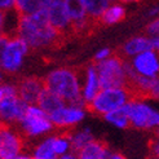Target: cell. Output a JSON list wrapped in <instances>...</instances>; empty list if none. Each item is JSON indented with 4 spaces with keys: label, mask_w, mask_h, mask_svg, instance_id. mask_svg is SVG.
Returning a JSON list of instances; mask_svg holds the SVG:
<instances>
[{
    "label": "cell",
    "mask_w": 159,
    "mask_h": 159,
    "mask_svg": "<svg viewBox=\"0 0 159 159\" xmlns=\"http://www.w3.org/2000/svg\"><path fill=\"white\" fill-rule=\"evenodd\" d=\"M17 92L18 97L25 101L27 105L38 104V98L40 93L45 89V82L44 78L40 76H23L17 83Z\"/></svg>",
    "instance_id": "cell-7"
},
{
    "label": "cell",
    "mask_w": 159,
    "mask_h": 159,
    "mask_svg": "<svg viewBox=\"0 0 159 159\" xmlns=\"http://www.w3.org/2000/svg\"><path fill=\"white\" fill-rule=\"evenodd\" d=\"M125 18V11L120 5H113L109 7L107 9L102 13L100 17V23L101 26H107V25H114Z\"/></svg>",
    "instance_id": "cell-20"
},
{
    "label": "cell",
    "mask_w": 159,
    "mask_h": 159,
    "mask_svg": "<svg viewBox=\"0 0 159 159\" xmlns=\"http://www.w3.org/2000/svg\"><path fill=\"white\" fill-rule=\"evenodd\" d=\"M122 3H134V2H140V0H120Z\"/></svg>",
    "instance_id": "cell-35"
},
{
    "label": "cell",
    "mask_w": 159,
    "mask_h": 159,
    "mask_svg": "<svg viewBox=\"0 0 159 159\" xmlns=\"http://www.w3.org/2000/svg\"><path fill=\"white\" fill-rule=\"evenodd\" d=\"M53 149L54 153L57 155H61L66 152L67 149V141L66 139H61V137H53Z\"/></svg>",
    "instance_id": "cell-25"
},
{
    "label": "cell",
    "mask_w": 159,
    "mask_h": 159,
    "mask_svg": "<svg viewBox=\"0 0 159 159\" xmlns=\"http://www.w3.org/2000/svg\"><path fill=\"white\" fill-rule=\"evenodd\" d=\"M128 114L131 127L136 129H152L159 128V113L140 102H129Z\"/></svg>",
    "instance_id": "cell-5"
},
{
    "label": "cell",
    "mask_w": 159,
    "mask_h": 159,
    "mask_svg": "<svg viewBox=\"0 0 159 159\" xmlns=\"http://www.w3.org/2000/svg\"><path fill=\"white\" fill-rule=\"evenodd\" d=\"M107 122L115 124L119 128H131V120L128 114V105H123L114 111H110L106 115H104Z\"/></svg>",
    "instance_id": "cell-19"
},
{
    "label": "cell",
    "mask_w": 159,
    "mask_h": 159,
    "mask_svg": "<svg viewBox=\"0 0 159 159\" xmlns=\"http://www.w3.org/2000/svg\"><path fill=\"white\" fill-rule=\"evenodd\" d=\"M148 51H154L152 39H148L145 36H136L127 40L120 48L116 49V53L125 60V57H131V56L140 54Z\"/></svg>",
    "instance_id": "cell-12"
},
{
    "label": "cell",
    "mask_w": 159,
    "mask_h": 159,
    "mask_svg": "<svg viewBox=\"0 0 159 159\" xmlns=\"http://www.w3.org/2000/svg\"><path fill=\"white\" fill-rule=\"evenodd\" d=\"M61 159H76L74 155H65V157H62Z\"/></svg>",
    "instance_id": "cell-34"
},
{
    "label": "cell",
    "mask_w": 159,
    "mask_h": 159,
    "mask_svg": "<svg viewBox=\"0 0 159 159\" xmlns=\"http://www.w3.org/2000/svg\"><path fill=\"white\" fill-rule=\"evenodd\" d=\"M16 33L31 49H60L69 40L65 34L51 25L48 9L29 17H18Z\"/></svg>",
    "instance_id": "cell-1"
},
{
    "label": "cell",
    "mask_w": 159,
    "mask_h": 159,
    "mask_svg": "<svg viewBox=\"0 0 159 159\" xmlns=\"http://www.w3.org/2000/svg\"><path fill=\"white\" fill-rule=\"evenodd\" d=\"M21 123H22V129L27 134H39L52 128L51 119L44 116H34L26 114V116L22 119Z\"/></svg>",
    "instance_id": "cell-16"
},
{
    "label": "cell",
    "mask_w": 159,
    "mask_h": 159,
    "mask_svg": "<svg viewBox=\"0 0 159 159\" xmlns=\"http://www.w3.org/2000/svg\"><path fill=\"white\" fill-rule=\"evenodd\" d=\"M97 69L100 87L102 89H111V88H123L125 84V70L124 63L125 60L119 56L116 52L111 54L109 58L93 62L91 61Z\"/></svg>",
    "instance_id": "cell-3"
},
{
    "label": "cell",
    "mask_w": 159,
    "mask_h": 159,
    "mask_svg": "<svg viewBox=\"0 0 159 159\" xmlns=\"http://www.w3.org/2000/svg\"><path fill=\"white\" fill-rule=\"evenodd\" d=\"M3 98H4V93H3V89L0 88V102L3 101Z\"/></svg>",
    "instance_id": "cell-36"
},
{
    "label": "cell",
    "mask_w": 159,
    "mask_h": 159,
    "mask_svg": "<svg viewBox=\"0 0 159 159\" xmlns=\"http://www.w3.org/2000/svg\"><path fill=\"white\" fill-rule=\"evenodd\" d=\"M83 118H84L83 110L75 107H62L49 115L51 122L58 127H62V128L76 124Z\"/></svg>",
    "instance_id": "cell-13"
},
{
    "label": "cell",
    "mask_w": 159,
    "mask_h": 159,
    "mask_svg": "<svg viewBox=\"0 0 159 159\" xmlns=\"http://www.w3.org/2000/svg\"><path fill=\"white\" fill-rule=\"evenodd\" d=\"M91 141H93V134L91 133L89 129H84L79 133H75L73 136V139H71V149H73L75 154H78V152H80Z\"/></svg>",
    "instance_id": "cell-22"
},
{
    "label": "cell",
    "mask_w": 159,
    "mask_h": 159,
    "mask_svg": "<svg viewBox=\"0 0 159 159\" xmlns=\"http://www.w3.org/2000/svg\"><path fill=\"white\" fill-rule=\"evenodd\" d=\"M48 12H49L51 25L56 30H58L60 33L65 34L69 39H73V34H71V21L67 14L63 0H53Z\"/></svg>",
    "instance_id": "cell-9"
},
{
    "label": "cell",
    "mask_w": 159,
    "mask_h": 159,
    "mask_svg": "<svg viewBox=\"0 0 159 159\" xmlns=\"http://www.w3.org/2000/svg\"><path fill=\"white\" fill-rule=\"evenodd\" d=\"M109 2H113V0H109Z\"/></svg>",
    "instance_id": "cell-39"
},
{
    "label": "cell",
    "mask_w": 159,
    "mask_h": 159,
    "mask_svg": "<svg viewBox=\"0 0 159 159\" xmlns=\"http://www.w3.org/2000/svg\"><path fill=\"white\" fill-rule=\"evenodd\" d=\"M111 52H110V49H107V48H105V49H102V51H100L96 56L93 57V62H100V61H104V60H106V58H109L110 57V54Z\"/></svg>",
    "instance_id": "cell-27"
},
{
    "label": "cell",
    "mask_w": 159,
    "mask_h": 159,
    "mask_svg": "<svg viewBox=\"0 0 159 159\" xmlns=\"http://www.w3.org/2000/svg\"><path fill=\"white\" fill-rule=\"evenodd\" d=\"M29 107L30 106L18 96L4 97L3 101L0 102V118L5 119V120L22 122V119L27 114Z\"/></svg>",
    "instance_id": "cell-10"
},
{
    "label": "cell",
    "mask_w": 159,
    "mask_h": 159,
    "mask_svg": "<svg viewBox=\"0 0 159 159\" xmlns=\"http://www.w3.org/2000/svg\"><path fill=\"white\" fill-rule=\"evenodd\" d=\"M11 36L9 34L7 33H2L0 34V67L3 66V60H4V54L7 52V48L9 45V42H11Z\"/></svg>",
    "instance_id": "cell-24"
},
{
    "label": "cell",
    "mask_w": 159,
    "mask_h": 159,
    "mask_svg": "<svg viewBox=\"0 0 159 159\" xmlns=\"http://www.w3.org/2000/svg\"><path fill=\"white\" fill-rule=\"evenodd\" d=\"M154 98H159V80H158V84L154 89Z\"/></svg>",
    "instance_id": "cell-31"
},
{
    "label": "cell",
    "mask_w": 159,
    "mask_h": 159,
    "mask_svg": "<svg viewBox=\"0 0 159 159\" xmlns=\"http://www.w3.org/2000/svg\"><path fill=\"white\" fill-rule=\"evenodd\" d=\"M157 12H159V8H154V9H152L149 12V14L150 16H154V14H157Z\"/></svg>",
    "instance_id": "cell-33"
},
{
    "label": "cell",
    "mask_w": 159,
    "mask_h": 159,
    "mask_svg": "<svg viewBox=\"0 0 159 159\" xmlns=\"http://www.w3.org/2000/svg\"><path fill=\"white\" fill-rule=\"evenodd\" d=\"M111 159H127V158L124 155H122V154H114Z\"/></svg>",
    "instance_id": "cell-32"
},
{
    "label": "cell",
    "mask_w": 159,
    "mask_h": 159,
    "mask_svg": "<svg viewBox=\"0 0 159 159\" xmlns=\"http://www.w3.org/2000/svg\"><path fill=\"white\" fill-rule=\"evenodd\" d=\"M100 92H101V87H100L98 73H97L96 66L91 62V65L87 66V80H85V85L83 89V97H84L85 104L92 102Z\"/></svg>",
    "instance_id": "cell-15"
},
{
    "label": "cell",
    "mask_w": 159,
    "mask_h": 159,
    "mask_svg": "<svg viewBox=\"0 0 159 159\" xmlns=\"http://www.w3.org/2000/svg\"><path fill=\"white\" fill-rule=\"evenodd\" d=\"M53 0H16L14 11L18 17H29L43 9H49Z\"/></svg>",
    "instance_id": "cell-14"
},
{
    "label": "cell",
    "mask_w": 159,
    "mask_h": 159,
    "mask_svg": "<svg viewBox=\"0 0 159 159\" xmlns=\"http://www.w3.org/2000/svg\"><path fill=\"white\" fill-rule=\"evenodd\" d=\"M145 33L148 35H152V36H159V18L154 20L153 22H150L149 25L145 27Z\"/></svg>",
    "instance_id": "cell-26"
},
{
    "label": "cell",
    "mask_w": 159,
    "mask_h": 159,
    "mask_svg": "<svg viewBox=\"0 0 159 159\" xmlns=\"http://www.w3.org/2000/svg\"><path fill=\"white\" fill-rule=\"evenodd\" d=\"M16 0H0V9H7L11 5H14Z\"/></svg>",
    "instance_id": "cell-28"
},
{
    "label": "cell",
    "mask_w": 159,
    "mask_h": 159,
    "mask_svg": "<svg viewBox=\"0 0 159 159\" xmlns=\"http://www.w3.org/2000/svg\"><path fill=\"white\" fill-rule=\"evenodd\" d=\"M5 14H7V12H5V9H0V31H2V27H3V25H4V20H5ZM2 34V33H0Z\"/></svg>",
    "instance_id": "cell-29"
},
{
    "label": "cell",
    "mask_w": 159,
    "mask_h": 159,
    "mask_svg": "<svg viewBox=\"0 0 159 159\" xmlns=\"http://www.w3.org/2000/svg\"><path fill=\"white\" fill-rule=\"evenodd\" d=\"M79 67H61L53 70L44 78L45 88L58 94L65 102L75 109H80L85 105L82 89L79 85Z\"/></svg>",
    "instance_id": "cell-2"
},
{
    "label": "cell",
    "mask_w": 159,
    "mask_h": 159,
    "mask_svg": "<svg viewBox=\"0 0 159 159\" xmlns=\"http://www.w3.org/2000/svg\"><path fill=\"white\" fill-rule=\"evenodd\" d=\"M14 159H29V158H14ZM35 159V158H34Z\"/></svg>",
    "instance_id": "cell-37"
},
{
    "label": "cell",
    "mask_w": 159,
    "mask_h": 159,
    "mask_svg": "<svg viewBox=\"0 0 159 159\" xmlns=\"http://www.w3.org/2000/svg\"><path fill=\"white\" fill-rule=\"evenodd\" d=\"M36 105L40 106V109L43 111H45L48 115H51L54 113V111H57L65 106V100L61 98L58 94H56L52 91L45 88L40 93V96H39Z\"/></svg>",
    "instance_id": "cell-17"
},
{
    "label": "cell",
    "mask_w": 159,
    "mask_h": 159,
    "mask_svg": "<svg viewBox=\"0 0 159 159\" xmlns=\"http://www.w3.org/2000/svg\"><path fill=\"white\" fill-rule=\"evenodd\" d=\"M137 74L148 78H157L159 75V54L154 51H148L137 54L131 62Z\"/></svg>",
    "instance_id": "cell-11"
},
{
    "label": "cell",
    "mask_w": 159,
    "mask_h": 159,
    "mask_svg": "<svg viewBox=\"0 0 159 159\" xmlns=\"http://www.w3.org/2000/svg\"><path fill=\"white\" fill-rule=\"evenodd\" d=\"M56 155L57 154L53 149V139L45 140L35 152V159H56Z\"/></svg>",
    "instance_id": "cell-23"
},
{
    "label": "cell",
    "mask_w": 159,
    "mask_h": 159,
    "mask_svg": "<svg viewBox=\"0 0 159 159\" xmlns=\"http://www.w3.org/2000/svg\"><path fill=\"white\" fill-rule=\"evenodd\" d=\"M27 48H29V45L23 42L18 35L12 36L9 45H8V48H7V52L4 54L3 66H2L5 73H8V74L14 73V71L21 66L22 58H23V56L26 54Z\"/></svg>",
    "instance_id": "cell-8"
},
{
    "label": "cell",
    "mask_w": 159,
    "mask_h": 159,
    "mask_svg": "<svg viewBox=\"0 0 159 159\" xmlns=\"http://www.w3.org/2000/svg\"><path fill=\"white\" fill-rule=\"evenodd\" d=\"M128 100V93L123 88L102 89L92 102L85 104V109L94 115H106L110 111H114L125 105V102Z\"/></svg>",
    "instance_id": "cell-4"
},
{
    "label": "cell",
    "mask_w": 159,
    "mask_h": 159,
    "mask_svg": "<svg viewBox=\"0 0 159 159\" xmlns=\"http://www.w3.org/2000/svg\"><path fill=\"white\" fill-rule=\"evenodd\" d=\"M109 152V145L104 140H93L78 152L79 159H102Z\"/></svg>",
    "instance_id": "cell-18"
},
{
    "label": "cell",
    "mask_w": 159,
    "mask_h": 159,
    "mask_svg": "<svg viewBox=\"0 0 159 159\" xmlns=\"http://www.w3.org/2000/svg\"><path fill=\"white\" fill-rule=\"evenodd\" d=\"M152 43H153V49L159 53V36L153 38V39H152Z\"/></svg>",
    "instance_id": "cell-30"
},
{
    "label": "cell",
    "mask_w": 159,
    "mask_h": 159,
    "mask_svg": "<svg viewBox=\"0 0 159 159\" xmlns=\"http://www.w3.org/2000/svg\"><path fill=\"white\" fill-rule=\"evenodd\" d=\"M87 14L92 18H100L102 13L107 9L109 0H84Z\"/></svg>",
    "instance_id": "cell-21"
},
{
    "label": "cell",
    "mask_w": 159,
    "mask_h": 159,
    "mask_svg": "<svg viewBox=\"0 0 159 159\" xmlns=\"http://www.w3.org/2000/svg\"><path fill=\"white\" fill-rule=\"evenodd\" d=\"M23 149V137L14 132L11 124L0 120V159H14Z\"/></svg>",
    "instance_id": "cell-6"
},
{
    "label": "cell",
    "mask_w": 159,
    "mask_h": 159,
    "mask_svg": "<svg viewBox=\"0 0 159 159\" xmlns=\"http://www.w3.org/2000/svg\"><path fill=\"white\" fill-rule=\"evenodd\" d=\"M0 82H2V73H0Z\"/></svg>",
    "instance_id": "cell-38"
}]
</instances>
